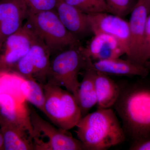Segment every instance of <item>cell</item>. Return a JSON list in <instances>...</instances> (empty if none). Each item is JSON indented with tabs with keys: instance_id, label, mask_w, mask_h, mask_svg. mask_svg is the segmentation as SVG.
<instances>
[{
	"instance_id": "4",
	"label": "cell",
	"mask_w": 150,
	"mask_h": 150,
	"mask_svg": "<svg viewBox=\"0 0 150 150\" xmlns=\"http://www.w3.org/2000/svg\"><path fill=\"white\" fill-rule=\"evenodd\" d=\"M91 59L86 57L81 46L67 48L54 54L51 59L47 82L64 87L75 98L80 82L79 75Z\"/></svg>"
},
{
	"instance_id": "8",
	"label": "cell",
	"mask_w": 150,
	"mask_h": 150,
	"mask_svg": "<svg viewBox=\"0 0 150 150\" xmlns=\"http://www.w3.org/2000/svg\"><path fill=\"white\" fill-rule=\"evenodd\" d=\"M34 33L25 23L0 46V71H11L30 49Z\"/></svg>"
},
{
	"instance_id": "17",
	"label": "cell",
	"mask_w": 150,
	"mask_h": 150,
	"mask_svg": "<svg viewBox=\"0 0 150 150\" xmlns=\"http://www.w3.org/2000/svg\"><path fill=\"white\" fill-rule=\"evenodd\" d=\"M92 62L90 61L84 69L83 78L80 82L76 97L82 117L88 113L90 110L97 103L94 83L96 71L92 68Z\"/></svg>"
},
{
	"instance_id": "20",
	"label": "cell",
	"mask_w": 150,
	"mask_h": 150,
	"mask_svg": "<svg viewBox=\"0 0 150 150\" xmlns=\"http://www.w3.org/2000/svg\"><path fill=\"white\" fill-rule=\"evenodd\" d=\"M65 2L79 8L85 13L91 14L108 13L105 0H64Z\"/></svg>"
},
{
	"instance_id": "11",
	"label": "cell",
	"mask_w": 150,
	"mask_h": 150,
	"mask_svg": "<svg viewBox=\"0 0 150 150\" xmlns=\"http://www.w3.org/2000/svg\"><path fill=\"white\" fill-rule=\"evenodd\" d=\"M28 13L25 0H0V46L23 26Z\"/></svg>"
},
{
	"instance_id": "6",
	"label": "cell",
	"mask_w": 150,
	"mask_h": 150,
	"mask_svg": "<svg viewBox=\"0 0 150 150\" xmlns=\"http://www.w3.org/2000/svg\"><path fill=\"white\" fill-rule=\"evenodd\" d=\"M34 150H85L82 142L69 130L56 128L29 108Z\"/></svg>"
},
{
	"instance_id": "21",
	"label": "cell",
	"mask_w": 150,
	"mask_h": 150,
	"mask_svg": "<svg viewBox=\"0 0 150 150\" xmlns=\"http://www.w3.org/2000/svg\"><path fill=\"white\" fill-rule=\"evenodd\" d=\"M108 13L124 18L131 13L135 4L133 0H105Z\"/></svg>"
},
{
	"instance_id": "16",
	"label": "cell",
	"mask_w": 150,
	"mask_h": 150,
	"mask_svg": "<svg viewBox=\"0 0 150 150\" xmlns=\"http://www.w3.org/2000/svg\"><path fill=\"white\" fill-rule=\"evenodd\" d=\"M33 33L30 51L34 66V77L40 84L43 85L47 83L50 72L51 54L43 40Z\"/></svg>"
},
{
	"instance_id": "13",
	"label": "cell",
	"mask_w": 150,
	"mask_h": 150,
	"mask_svg": "<svg viewBox=\"0 0 150 150\" xmlns=\"http://www.w3.org/2000/svg\"><path fill=\"white\" fill-rule=\"evenodd\" d=\"M56 11L65 27L78 39L92 33L87 14L64 0H59Z\"/></svg>"
},
{
	"instance_id": "9",
	"label": "cell",
	"mask_w": 150,
	"mask_h": 150,
	"mask_svg": "<svg viewBox=\"0 0 150 150\" xmlns=\"http://www.w3.org/2000/svg\"><path fill=\"white\" fill-rule=\"evenodd\" d=\"M129 21L130 43L128 59L142 64V56L146 24L150 13V8L147 0H138L131 11Z\"/></svg>"
},
{
	"instance_id": "14",
	"label": "cell",
	"mask_w": 150,
	"mask_h": 150,
	"mask_svg": "<svg viewBox=\"0 0 150 150\" xmlns=\"http://www.w3.org/2000/svg\"><path fill=\"white\" fill-rule=\"evenodd\" d=\"M91 67L97 71L116 76H147L149 70L145 65L120 58L92 62Z\"/></svg>"
},
{
	"instance_id": "25",
	"label": "cell",
	"mask_w": 150,
	"mask_h": 150,
	"mask_svg": "<svg viewBox=\"0 0 150 150\" xmlns=\"http://www.w3.org/2000/svg\"><path fill=\"white\" fill-rule=\"evenodd\" d=\"M130 150H150V139L140 143L132 144Z\"/></svg>"
},
{
	"instance_id": "1",
	"label": "cell",
	"mask_w": 150,
	"mask_h": 150,
	"mask_svg": "<svg viewBox=\"0 0 150 150\" xmlns=\"http://www.w3.org/2000/svg\"><path fill=\"white\" fill-rule=\"evenodd\" d=\"M119 86L114 109L121 118L126 139L133 144L150 139V84Z\"/></svg>"
},
{
	"instance_id": "27",
	"label": "cell",
	"mask_w": 150,
	"mask_h": 150,
	"mask_svg": "<svg viewBox=\"0 0 150 150\" xmlns=\"http://www.w3.org/2000/svg\"><path fill=\"white\" fill-rule=\"evenodd\" d=\"M145 66H146L149 70H150V59L149 61H148L145 64Z\"/></svg>"
},
{
	"instance_id": "7",
	"label": "cell",
	"mask_w": 150,
	"mask_h": 150,
	"mask_svg": "<svg viewBox=\"0 0 150 150\" xmlns=\"http://www.w3.org/2000/svg\"><path fill=\"white\" fill-rule=\"evenodd\" d=\"M19 82L10 75H0V116L32 131L29 108Z\"/></svg>"
},
{
	"instance_id": "3",
	"label": "cell",
	"mask_w": 150,
	"mask_h": 150,
	"mask_svg": "<svg viewBox=\"0 0 150 150\" xmlns=\"http://www.w3.org/2000/svg\"><path fill=\"white\" fill-rule=\"evenodd\" d=\"M25 23L43 40L51 56L67 48L81 46L79 39L66 28L56 10L38 12L28 10Z\"/></svg>"
},
{
	"instance_id": "22",
	"label": "cell",
	"mask_w": 150,
	"mask_h": 150,
	"mask_svg": "<svg viewBox=\"0 0 150 150\" xmlns=\"http://www.w3.org/2000/svg\"><path fill=\"white\" fill-rule=\"evenodd\" d=\"M11 71L17 73L26 79L35 80L34 66L30 50L16 64Z\"/></svg>"
},
{
	"instance_id": "28",
	"label": "cell",
	"mask_w": 150,
	"mask_h": 150,
	"mask_svg": "<svg viewBox=\"0 0 150 150\" xmlns=\"http://www.w3.org/2000/svg\"><path fill=\"white\" fill-rule=\"evenodd\" d=\"M147 1L148 4H149V5L150 7V0H147Z\"/></svg>"
},
{
	"instance_id": "10",
	"label": "cell",
	"mask_w": 150,
	"mask_h": 150,
	"mask_svg": "<svg viewBox=\"0 0 150 150\" xmlns=\"http://www.w3.org/2000/svg\"><path fill=\"white\" fill-rule=\"evenodd\" d=\"M88 17L93 34L105 33L115 38L122 44L127 56L130 38L129 21L108 13L88 14Z\"/></svg>"
},
{
	"instance_id": "24",
	"label": "cell",
	"mask_w": 150,
	"mask_h": 150,
	"mask_svg": "<svg viewBox=\"0 0 150 150\" xmlns=\"http://www.w3.org/2000/svg\"><path fill=\"white\" fill-rule=\"evenodd\" d=\"M150 59V13L146 24L144 48L142 56V64L145 65Z\"/></svg>"
},
{
	"instance_id": "23",
	"label": "cell",
	"mask_w": 150,
	"mask_h": 150,
	"mask_svg": "<svg viewBox=\"0 0 150 150\" xmlns=\"http://www.w3.org/2000/svg\"><path fill=\"white\" fill-rule=\"evenodd\" d=\"M59 0H25L28 10L33 12L56 10Z\"/></svg>"
},
{
	"instance_id": "5",
	"label": "cell",
	"mask_w": 150,
	"mask_h": 150,
	"mask_svg": "<svg viewBox=\"0 0 150 150\" xmlns=\"http://www.w3.org/2000/svg\"><path fill=\"white\" fill-rule=\"evenodd\" d=\"M41 85L45 96L44 114L60 129L69 130L76 127L82 116L74 96L50 83Z\"/></svg>"
},
{
	"instance_id": "2",
	"label": "cell",
	"mask_w": 150,
	"mask_h": 150,
	"mask_svg": "<svg viewBox=\"0 0 150 150\" xmlns=\"http://www.w3.org/2000/svg\"><path fill=\"white\" fill-rule=\"evenodd\" d=\"M76 131L85 150H105L125 142L126 137L112 109L98 108L82 117Z\"/></svg>"
},
{
	"instance_id": "19",
	"label": "cell",
	"mask_w": 150,
	"mask_h": 150,
	"mask_svg": "<svg viewBox=\"0 0 150 150\" xmlns=\"http://www.w3.org/2000/svg\"><path fill=\"white\" fill-rule=\"evenodd\" d=\"M26 81L23 88L25 100L44 113L45 96L42 85L35 80Z\"/></svg>"
},
{
	"instance_id": "15",
	"label": "cell",
	"mask_w": 150,
	"mask_h": 150,
	"mask_svg": "<svg viewBox=\"0 0 150 150\" xmlns=\"http://www.w3.org/2000/svg\"><path fill=\"white\" fill-rule=\"evenodd\" d=\"M0 131L6 150H34L32 131L11 123L0 116Z\"/></svg>"
},
{
	"instance_id": "26",
	"label": "cell",
	"mask_w": 150,
	"mask_h": 150,
	"mask_svg": "<svg viewBox=\"0 0 150 150\" xmlns=\"http://www.w3.org/2000/svg\"><path fill=\"white\" fill-rule=\"evenodd\" d=\"M4 150V138L1 132L0 131V150Z\"/></svg>"
},
{
	"instance_id": "18",
	"label": "cell",
	"mask_w": 150,
	"mask_h": 150,
	"mask_svg": "<svg viewBox=\"0 0 150 150\" xmlns=\"http://www.w3.org/2000/svg\"><path fill=\"white\" fill-rule=\"evenodd\" d=\"M94 83L98 108H109L113 106L120 94L119 86L108 75L97 71Z\"/></svg>"
},
{
	"instance_id": "12",
	"label": "cell",
	"mask_w": 150,
	"mask_h": 150,
	"mask_svg": "<svg viewBox=\"0 0 150 150\" xmlns=\"http://www.w3.org/2000/svg\"><path fill=\"white\" fill-rule=\"evenodd\" d=\"M87 58L93 61L120 58L126 51L115 38L103 33L93 34L88 45L83 48Z\"/></svg>"
}]
</instances>
